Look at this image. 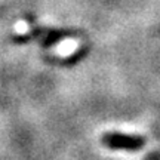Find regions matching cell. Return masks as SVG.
<instances>
[{
  "instance_id": "obj_1",
  "label": "cell",
  "mask_w": 160,
  "mask_h": 160,
  "mask_svg": "<svg viewBox=\"0 0 160 160\" xmlns=\"http://www.w3.org/2000/svg\"><path fill=\"white\" fill-rule=\"evenodd\" d=\"M102 144L111 150L137 151L145 144V138L141 135H126V133L108 132L102 135Z\"/></svg>"
}]
</instances>
